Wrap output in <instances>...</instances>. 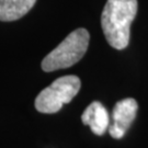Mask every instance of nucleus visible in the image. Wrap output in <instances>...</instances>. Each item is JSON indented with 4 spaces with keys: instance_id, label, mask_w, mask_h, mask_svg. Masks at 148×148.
<instances>
[{
    "instance_id": "nucleus-1",
    "label": "nucleus",
    "mask_w": 148,
    "mask_h": 148,
    "mask_svg": "<svg viewBox=\"0 0 148 148\" xmlns=\"http://www.w3.org/2000/svg\"><path fill=\"white\" fill-rule=\"evenodd\" d=\"M137 0H108L101 14V27L108 43L115 49L127 47L131 24L137 13Z\"/></svg>"
},
{
    "instance_id": "nucleus-2",
    "label": "nucleus",
    "mask_w": 148,
    "mask_h": 148,
    "mask_svg": "<svg viewBox=\"0 0 148 148\" xmlns=\"http://www.w3.org/2000/svg\"><path fill=\"white\" fill-rule=\"evenodd\" d=\"M89 32L84 27L73 31L57 47L45 56L41 64L42 69L51 73L71 67L84 57L89 46Z\"/></svg>"
},
{
    "instance_id": "nucleus-3",
    "label": "nucleus",
    "mask_w": 148,
    "mask_h": 148,
    "mask_svg": "<svg viewBox=\"0 0 148 148\" xmlns=\"http://www.w3.org/2000/svg\"><path fill=\"white\" fill-rule=\"evenodd\" d=\"M80 87L81 82L77 76H63L38 93L35 99V108L45 114L57 113L64 104L69 103L77 95Z\"/></svg>"
},
{
    "instance_id": "nucleus-4",
    "label": "nucleus",
    "mask_w": 148,
    "mask_h": 148,
    "mask_svg": "<svg viewBox=\"0 0 148 148\" xmlns=\"http://www.w3.org/2000/svg\"><path fill=\"white\" fill-rule=\"evenodd\" d=\"M138 104L135 99L126 98L116 102L113 108V124L109 126V133L113 138L121 139L137 114Z\"/></svg>"
},
{
    "instance_id": "nucleus-5",
    "label": "nucleus",
    "mask_w": 148,
    "mask_h": 148,
    "mask_svg": "<svg viewBox=\"0 0 148 148\" xmlns=\"http://www.w3.org/2000/svg\"><path fill=\"white\" fill-rule=\"evenodd\" d=\"M81 121L85 125H89L91 131L99 136L103 135L110 126L109 113L99 101L92 102L86 109L81 115Z\"/></svg>"
},
{
    "instance_id": "nucleus-6",
    "label": "nucleus",
    "mask_w": 148,
    "mask_h": 148,
    "mask_svg": "<svg viewBox=\"0 0 148 148\" xmlns=\"http://www.w3.org/2000/svg\"><path fill=\"white\" fill-rule=\"evenodd\" d=\"M36 0H0V21H16L34 7Z\"/></svg>"
}]
</instances>
